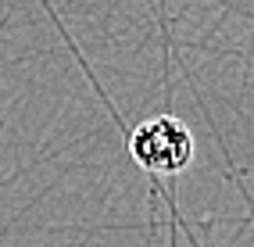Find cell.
<instances>
[{
	"label": "cell",
	"mask_w": 254,
	"mask_h": 247,
	"mask_svg": "<svg viewBox=\"0 0 254 247\" xmlns=\"http://www.w3.org/2000/svg\"><path fill=\"white\" fill-rule=\"evenodd\" d=\"M193 133L179 115H154L129 133V154L150 176H179L193 161Z\"/></svg>",
	"instance_id": "obj_1"
}]
</instances>
